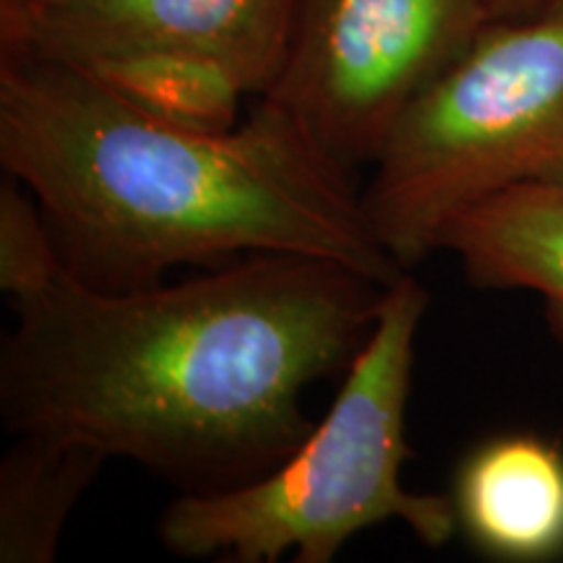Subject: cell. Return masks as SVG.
I'll return each mask as SVG.
<instances>
[{"label": "cell", "mask_w": 563, "mask_h": 563, "mask_svg": "<svg viewBox=\"0 0 563 563\" xmlns=\"http://www.w3.org/2000/svg\"><path fill=\"white\" fill-rule=\"evenodd\" d=\"M439 251H452L477 287L538 295L563 350V180L481 201L443 230Z\"/></svg>", "instance_id": "ba28073f"}, {"label": "cell", "mask_w": 563, "mask_h": 563, "mask_svg": "<svg viewBox=\"0 0 563 563\" xmlns=\"http://www.w3.org/2000/svg\"><path fill=\"white\" fill-rule=\"evenodd\" d=\"M490 21L488 0H298L262 100L352 175L376 165L407 108Z\"/></svg>", "instance_id": "5b68a950"}, {"label": "cell", "mask_w": 563, "mask_h": 563, "mask_svg": "<svg viewBox=\"0 0 563 563\" xmlns=\"http://www.w3.org/2000/svg\"><path fill=\"white\" fill-rule=\"evenodd\" d=\"M63 264L37 201L19 180L5 175L0 183V290L5 300L37 290Z\"/></svg>", "instance_id": "8fae6325"}, {"label": "cell", "mask_w": 563, "mask_h": 563, "mask_svg": "<svg viewBox=\"0 0 563 563\" xmlns=\"http://www.w3.org/2000/svg\"><path fill=\"white\" fill-rule=\"evenodd\" d=\"M108 454L58 433H13L0 460V563H53Z\"/></svg>", "instance_id": "9c48e42d"}, {"label": "cell", "mask_w": 563, "mask_h": 563, "mask_svg": "<svg viewBox=\"0 0 563 563\" xmlns=\"http://www.w3.org/2000/svg\"><path fill=\"white\" fill-rule=\"evenodd\" d=\"M386 285L295 253H253L129 290L66 264L11 300L0 418L131 460L178 493L269 473L306 439L308 386L347 371Z\"/></svg>", "instance_id": "6da1fadb"}, {"label": "cell", "mask_w": 563, "mask_h": 563, "mask_svg": "<svg viewBox=\"0 0 563 563\" xmlns=\"http://www.w3.org/2000/svg\"><path fill=\"white\" fill-rule=\"evenodd\" d=\"M21 3H51V0H21Z\"/></svg>", "instance_id": "4fadbf2b"}, {"label": "cell", "mask_w": 563, "mask_h": 563, "mask_svg": "<svg viewBox=\"0 0 563 563\" xmlns=\"http://www.w3.org/2000/svg\"><path fill=\"white\" fill-rule=\"evenodd\" d=\"M0 165L37 201L68 269L97 287L253 253L329 258L378 285L407 274L350 173L266 100L230 131L186 129L76 63L0 47Z\"/></svg>", "instance_id": "7a4b0ae2"}, {"label": "cell", "mask_w": 563, "mask_h": 563, "mask_svg": "<svg viewBox=\"0 0 563 563\" xmlns=\"http://www.w3.org/2000/svg\"><path fill=\"white\" fill-rule=\"evenodd\" d=\"M555 5H563V0H488L493 21L532 16V13L555 9Z\"/></svg>", "instance_id": "7c38bea8"}, {"label": "cell", "mask_w": 563, "mask_h": 563, "mask_svg": "<svg viewBox=\"0 0 563 563\" xmlns=\"http://www.w3.org/2000/svg\"><path fill=\"white\" fill-rule=\"evenodd\" d=\"M449 498L477 553L506 563L563 559V449L545 435L509 431L477 443Z\"/></svg>", "instance_id": "52a82bcc"}, {"label": "cell", "mask_w": 563, "mask_h": 563, "mask_svg": "<svg viewBox=\"0 0 563 563\" xmlns=\"http://www.w3.org/2000/svg\"><path fill=\"white\" fill-rule=\"evenodd\" d=\"M563 180V5L496 19L415 100L373 165L363 207L412 272L467 209Z\"/></svg>", "instance_id": "277c9868"}, {"label": "cell", "mask_w": 563, "mask_h": 563, "mask_svg": "<svg viewBox=\"0 0 563 563\" xmlns=\"http://www.w3.org/2000/svg\"><path fill=\"white\" fill-rule=\"evenodd\" d=\"M431 295L410 272L384 287L368 340L344 371L321 422L256 481L217 493H178L157 538L178 559L332 563L355 534L397 522L426 548L456 532L454 506L402 483L415 347Z\"/></svg>", "instance_id": "3957f363"}, {"label": "cell", "mask_w": 563, "mask_h": 563, "mask_svg": "<svg viewBox=\"0 0 563 563\" xmlns=\"http://www.w3.org/2000/svg\"><path fill=\"white\" fill-rule=\"evenodd\" d=\"M76 66L139 110L186 129H235L243 97H249L245 84L228 66L201 55L146 51Z\"/></svg>", "instance_id": "30bf717a"}, {"label": "cell", "mask_w": 563, "mask_h": 563, "mask_svg": "<svg viewBox=\"0 0 563 563\" xmlns=\"http://www.w3.org/2000/svg\"><path fill=\"white\" fill-rule=\"evenodd\" d=\"M298 0H0V47L66 63L188 53L264 97L285 63Z\"/></svg>", "instance_id": "8992f818"}]
</instances>
